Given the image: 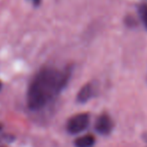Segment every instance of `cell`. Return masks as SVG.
Wrapping results in <instances>:
<instances>
[{
  "label": "cell",
  "mask_w": 147,
  "mask_h": 147,
  "mask_svg": "<svg viewBox=\"0 0 147 147\" xmlns=\"http://www.w3.org/2000/svg\"><path fill=\"white\" fill-rule=\"evenodd\" d=\"M69 78V71H59L55 67H45L39 71L28 88V107L32 110H37L45 106L49 100L63 90Z\"/></svg>",
  "instance_id": "6da1fadb"
},
{
  "label": "cell",
  "mask_w": 147,
  "mask_h": 147,
  "mask_svg": "<svg viewBox=\"0 0 147 147\" xmlns=\"http://www.w3.org/2000/svg\"><path fill=\"white\" fill-rule=\"evenodd\" d=\"M89 115L86 113L78 114L76 116L71 117L69 120L67 125V129L71 134H78V133L84 131L89 125Z\"/></svg>",
  "instance_id": "7a4b0ae2"
},
{
  "label": "cell",
  "mask_w": 147,
  "mask_h": 147,
  "mask_svg": "<svg viewBox=\"0 0 147 147\" xmlns=\"http://www.w3.org/2000/svg\"><path fill=\"white\" fill-rule=\"evenodd\" d=\"M95 128H96V130L98 131L100 134L107 135L112 131L113 122L108 115L103 114L98 118V120H97V122H96V125H95Z\"/></svg>",
  "instance_id": "3957f363"
},
{
  "label": "cell",
  "mask_w": 147,
  "mask_h": 147,
  "mask_svg": "<svg viewBox=\"0 0 147 147\" xmlns=\"http://www.w3.org/2000/svg\"><path fill=\"white\" fill-rule=\"evenodd\" d=\"M93 86L91 84H87L81 89L78 94V101L80 103H86L93 96Z\"/></svg>",
  "instance_id": "277c9868"
},
{
  "label": "cell",
  "mask_w": 147,
  "mask_h": 147,
  "mask_svg": "<svg viewBox=\"0 0 147 147\" xmlns=\"http://www.w3.org/2000/svg\"><path fill=\"white\" fill-rule=\"evenodd\" d=\"M94 143L95 138L93 135H84L82 137H79L75 141V144L77 147H91L94 145Z\"/></svg>",
  "instance_id": "5b68a950"
},
{
  "label": "cell",
  "mask_w": 147,
  "mask_h": 147,
  "mask_svg": "<svg viewBox=\"0 0 147 147\" xmlns=\"http://www.w3.org/2000/svg\"><path fill=\"white\" fill-rule=\"evenodd\" d=\"M139 14L142 19V21L144 22V24H147V4H141L138 8Z\"/></svg>",
  "instance_id": "8992f818"
},
{
  "label": "cell",
  "mask_w": 147,
  "mask_h": 147,
  "mask_svg": "<svg viewBox=\"0 0 147 147\" xmlns=\"http://www.w3.org/2000/svg\"><path fill=\"white\" fill-rule=\"evenodd\" d=\"M32 1H33V3H34V4H38L40 0H32Z\"/></svg>",
  "instance_id": "52a82bcc"
},
{
  "label": "cell",
  "mask_w": 147,
  "mask_h": 147,
  "mask_svg": "<svg viewBox=\"0 0 147 147\" xmlns=\"http://www.w3.org/2000/svg\"><path fill=\"white\" fill-rule=\"evenodd\" d=\"M0 87H1V83H0Z\"/></svg>",
  "instance_id": "ba28073f"
},
{
  "label": "cell",
  "mask_w": 147,
  "mask_h": 147,
  "mask_svg": "<svg viewBox=\"0 0 147 147\" xmlns=\"http://www.w3.org/2000/svg\"><path fill=\"white\" fill-rule=\"evenodd\" d=\"M146 27H147V24H146Z\"/></svg>",
  "instance_id": "9c48e42d"
}]
</instances>
